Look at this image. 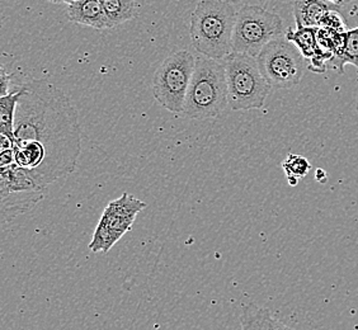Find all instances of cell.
<instances>
[{
	"label": "cell",
	"instance_id": "cell-1",
	"mask_svg": "<svg viewBox=\"0 0 358 330\" xmlns=\"http://www.w3.org/2000/svg\"><path fill=\"white\" fill-rule=\"evenodd\" d=\"M21 88L14 118L15 163L45 189L76 171L82 126L69 96L54 84L32 79Z\"/></svg>",
	"mask_w": 358,
	"mask_h": 330
},
{
	"label": "cell",
	"instance_id": "cell-2",
	"mask_svg": "<svg viewBox=\"0 0 358 330\" xmlns=\"http://www.w3.org/2000/svg\"><path fill=\"white\" fill-rule=\"evenodd\" d=\"M236 12L224 0H201L191 17L189 35L201 55L224 60L233 52Z\"/></svg>",
	"mask_w": 358,
	"mask_h": 330
},
{
	"label": "cell",
	"instance_id": "cell-3",
	"mask_svg": "<svg viewBox=\"0 0 358 330\" xmlns=\"http://www.w3.org/2000/svg\"><path fill=\"white\" fill-rule=\"evenodd\" d=\"M227 104L229 93L224 62L200 54L196 57L183 113L196 120L215 118L220 116Z\"/></svg>",
	"mask_w": 358,
	"mask_h": 330
},
{
	"label": "cell",
	"instance_id": "cell-4",
	"mask_svg": "<svg viewBox=\"0 0 358 330\" xmlns=\"http://www.w3.org/2000/svg\"><path fill=\"white\" fill-rule=\"evenodd\" d=\"M229 106L233 110H261L271 92L255 56L231 52L224 60Z\"/></svg>",
	"mask_w": 358,
	"mask_h": 330
},
{
	"label": "cell",
	"instance_id": "cell-5",
	"mask_svg": "<svg viewBox=\"0 0 358 330\" xmlns=\"http://www.w3.org/2000/svg\"><path fill=\"white\" fill-rule=\"evenodd\" d=\"M263 76L275 90L291 89L301 82L308 60L286 36L268 42L257 56Z\"/></svg>",
	"mask_w": 358,
	"mask_h": 330
},
{
	"label": "cell",
	"instance_id": "cell-6",
	"mask_svg": "<svg viewBox=\"0 0 358 330\" xmlns=\"http://www.w3.org/2000/svg\"><path fill=\"white\" fill-rule=\"evenodd\" d=\"M283 36V21L278 14L259 6H244L236 12L233 52L257 56L268 42Z\"/></svg>",
	"mask_w": 358,
	"mask_h": 330
},
{
	"label": "cell",
	"instance_id": "cell-7",
	"mask_svg": "<svg viewBox=\"0 0 358 330\" xmlns=\"http://www.w3.org/2000/svg\"><path fill=\"white\" fill-rule=\"evenodd\" d=\"M196 56L180 50L168 56L152 76V96L162 107L183 113L187 90L192 79Z\"/></svg>",
	"mask_w": 358,
	"mask_h": 330
},
{
	"label": "cell",
	"instance_id": "cell-8",
	"mask_svg": "<svg viewBox=\"0 0 358 330\" xmlns=\"http://www.w3.org/2000/svg\"><path fill=\"white\" fill-rule=\"evenodd\" d=\"M146 203L129 193L112 201L104 208L103 215L96 225L90 249L94 253H107L127 231L131 230L135 219Z\"/></svg>",
	"mask_w": 358,
	"mask_h": 330
},
{
	"label": "cell",
	"instance_id": "cell-9",
	"mask_svg": "<svg viewBox=\"0 0 358 330\" xmlns=\"http://www.w3.org/2000/svg\"><path fill=\"white\" fill-rule=\"evenodd\" d=\"M68 18L74 23L99 31L113 28L99 0H76L68 4Z\"/></svg>",
	"mask_w": 358,
	"mask_h": 330
},
{
	"label": "cell",
	"instance_id": "cell-10",
	"mask_svg": "<svg viewBox=\"0 0 358 330\" xmlns=\"http://www.w3.org/2000/svg\"><path fill=\"white\" fill-rule=\"evenodd\" d=\"M43 199V191H17L0 196L3 224L28 213Z\"/></svg>",
	"mask_w": 358,
	"mask_h": 330
},
{
	"label": "cell",
	"instance_id": "cell-11",
	"mask_svg": "<svg viewBox=\"0 0 358 330\" xmlns=\"http://www.w3.org/2000/svg\"><path fill=\"white\" fill-rule=\"evenodd\" d=\"M333 8L323 0H295L294 17L296 27H319L324 17Z\"/></svg>",
	"mask_w": 358,
	"mask_h": 330
},
{
	"label": "cell",
	"instance_id": "cell-12",
	"mask_svg": "<svg viewBox=\"0 0 358 330\" xmlns=\"http://www.w3.org/2000/svg\"><path fill=\"white\" fill-rule=\"evenodd\" d=\"M241 329H289L286 324L278 322L271 315L268 309H263L255 303H248L243 308L241 317Z\"/></svg>",
	"mask_w": 358,
	"mask_h": 330
},
{
	"label": "cell",
	"instance_id": "cell-13",
	"mask_svg": "<svg viewBox=\"0 0 358 330\" xmlns=\"http://www.w3.org/2000/svg\"><path fill=\"white\" fill-rule=\"evenodd\" d=\"M21 84L10 88L7 96H0V134L14 141V118L21 96Z\"/></svg>",
	"mask_w": 358,
	"mask_h": 330
},
{
	"label": "cell",
	"instance_id": "cell-14",
	"mask_svg": "<svg viewBox=\"0 0 358 330\" xmlns=\"http://www.w3.org/2000/svg\"><path fill=\"white\" fill-rule=\"evenodd\" d=\"M112 27L130 21L138 15L136 0H99Z\"/></svg>",
	"mask_w": 358,
	"mask_h": 330
},
{
	"label": "cell",
	"instance_id": "cell-15",
	"mask_svg": "<svg viewBox=\"0 0 358 330\" xmlns=\"http://www.w3.org/2000/svg\"><path fill=\"white\" fill-rule=\"evenodd\" d=\"M353 65L358 70V27L345 32V48L339 55L328 62V68L336 70L339 74L345 73V65Z\"/></svg>",
	"mask_w": 358,
	"mask_h": 330
},
{
	"label": "cell",
	"instance_id": "cell-16",
	"mask_svg": "<svg viewBox=\"0 0 358 330\" xmlns=\"http://www.w3.org/2000/svg\"><path fill=\"white\" fill-rule=\"evenodd\" d=\"M317 31L319 27H296L295 31L289 28L285 36L296 45L306 60H310L317 54Z\"/></svg>",
	"mask_w": 358,
	"mask_h": 330
},
{
	"label": "cell",
	"instance_id": "cell-17",
	"mask_svg": "<svg viewBox=\"0 0 358 330\" xmlns=\"http://www.w3.org/2000/svg\"><path fill=\"white\" fill-rule=\"evenodd\" d=\"M282 169L289 186H296L299 180L305 178L310 172L311 165L303 155L289 154L283 160Z\"/></svg>",
	"mask_w": 358,
	"mask_h": 330
},
{
	"label": "cell",
	"instance_id": "cell-18",
	"mask_svg": "<svg viewBox=\"0 0 358 330\" xmlns=\"http://www.w3.org/2000/svg\"><path fill=\"white\" fill-rule=\"evenodd\" d=\"M319 27L329 28V29L337 31V32L348 31L347 27H345V20L342 18V15H341V13L338 12V9H336V8H333L327 13Z\"/></svg>",
	"mask_w": 358,
	"mask_h": 330
},
{
	"label": "cell",
	"instance_id": "cell-19",
	"mask_svg": "<svg viewBox=\"0 0 358 330\" xmlns=\"http://www.w3.org/2000/svg\"><path fill=\"white\" fill-rule=\"evenodd\" d=\"M10 76H8L6 70L1 68V73H0V96H7L8 93L10 92Z\"/></svg>",
	"mask_w": 358,
	"mask_h": 330
},
{
	"label": "cell",
	"instance_id": "cell-20",
	"mask_svg": "<svg viewBox=\"0 0 358 330\" xmlns=\"http://www.w3.org/2000/svg\"><path fill=\"white\" fill-rule=\"evenodd\" d=\"M323 1L331 4V6L337 8V9H342V8L347 7L353 0H323Z\"/></svg>",
	"mask_w": 358,
	"mask_h": 330
},
{
	"label": "cell",
	"instance_id": "cell-21",
	"mask_svg": "<svg viewBox=\"0 0 358 330\" xmlns=\"http://www.w3.org/2000/svg\"><path fill=\"white\" fill-rule=\"evenodd\" d=\"M327 177H328V175H327V173L324 172L323 169H317V174H315L317 180L323 183V179L322 178H327Z\"/></svg>",
	"mask_w": 358,
	"mask_h": 330
},
{
	"label": "cell",
	"instance_id": "cell-22",
	"mask_svg": "<svg viewBox=\"0 0 358 330\" xmlns=\"http://www.w3.org/2000/svg\"><path fill=\"white\" fill-rule=\"evenodd\" d=\"M48 1H51V3H66V4H70V3H73V1H76V0H48Z\"/></svg>",
	"mask_w": 358,
	"mask_h": 330
},
{
	"label": "cell",
	"instance_id": "cell-23",
	"mask_svg": "<svg viewBox=\"0 0 358 330\" xmlns=\"http://www.w3.org/2000/svg\"><path fill=\"white\" fill-rule=\"evenodd\" d=\"M271 1H273V0H259V3H261L262 6H267Z\"/></svg>",
	"mask_w": 358,
	"mask_h": 330
},
{
	"label": "cell",
	"instance_id": "cell-24",
	"mask_svg": "<svg viewBox=\"0 0 358 330\" xmlns=\"http://www.w3.org/2000/svg\"><path fill=\"white\" fill-rule=\"evenodd\" d=\"M224 1H227V3H231V4H235V3H239L241 0H224Z\"/></svg>",
	"mask_w": 358,
	"mask_h": 330
},
{
	"label": "cell",
	"instance_id": "cell-25",
	"mask_svg": "<svg viewBox=\"0 0 358 330\" xmlns=\"http://www.w3.org/2000/svg\"><path fill=\"white\" fill-rule=\"evenodd\" d=\"M356 110H357V113H358V94H357V98H356Z\"/></svg>",
	"mask_w": 358,
	"mask_h": 330
}]
</instances>
